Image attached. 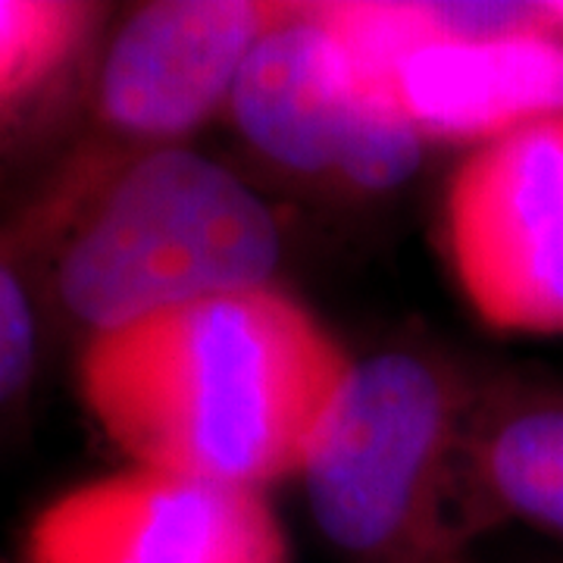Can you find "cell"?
I'll return each instance as SVG.
<instances>
[{
    "label": "cell",
    "mask_w": 563,
    "mask_h": 563,
    "mask_svg": "<svg viewBox=\"0 0 563 563\" xmlns=\"http://www.w3.org/2000/svg\"><path fill=\"white\" fill-rule=\"evenodd\" d=\"M351 354L279 285L85 339L79 391L132 466L254 488L298 476Z\"/></svg>",
    "instance_id": "cell-1"
},
{
    "label": "cell",
    "mask_w": 563,
    "mask_h": 563,
    "mask_svg": "<svg viewBox=\"0 0 563 563\" xmlns=\"http://www.w3.org/2000/svg\"><path fill=\"white\" fill-rule=\"evenodd\" d=\"M476 388L429 347L351 361L298 470L310 520L344 563H457L488 529L466 454Z\"/></svg>",
    "instance_id": "cell-2"
},
{
    "label": "cell",
    "mask_w": 563,
    "mask_h": 563,
    "mask_svg": "<svg viewBox=\"0 0 563 563\" xmlns=\"http://www.w3.org/2000/svg\"><path fill=\"white\" fill-rule=\"evenodd\" d=\"M279 257V222L232 169L188 147H154L101 185L73 222L54 295L91 339L273 285Z\"/></svg>",
    "instance_id": "cell-3"
},
{
    "label": "cell",
    "mask_w": 563,
    "mask_h": 563,
    "mask_svg": "<svg viewBox=\"0 0 563 563\" xmlns=\"http://www.w3.org/2000/svg\"><path fill=\"white\" fill-rule=\"evenodd\" d=\"M442 239L485 329L563 339V110L463 154L444 188Z\"/></svg>",
    "instance_id": "cell-4"
},
{
    "label": "cell",
    "mask_w": 563,
    "mask_h": 563,
    "mask_svg": "<svg viewBox=\"0 0 563 563\" xmlns=\"http://www.w3.org/2000/svg\"><path fill=\"white\" fill-rule=\"evenodd\" d=\"M25 563H291L266 492L129 466L57 495Z\"/></svg>",
    "instance_id": "cell-5"
},
{
    "label": "cell",
    "mask_w": 563,
    "mask_h": 563,
    "mask_svg": "<svg viewBox=\"0 0 563 563\" xmlns=\"http://www.w3.org/2000/svg\"><path fill=\"white\" fill-rule=\"evenodd\" d=\"M295 3L161 0L129 13L107 44L98 110L139 139H176L210 120L235 88L247 54Z\"/></svg>",
    "instance_id": "cell-6"
},
{
    "label": "cell",
    "mask_w": 563,
    "mask_h": 563,
    "mask_svg": "<svg viewBox=\"0 0 563 563\" xmlns=\"http://www.w3.org/2000/svg\"><path fill=\"white\" fill-rule=\"evenodd\" d=\"M395 98L426 141L476 147L563 110V16L544 0L532 29L417 51L391 79Z\"/></svg>",
    "instance_id": "cell-7"
},
{
    "label": "cell",
    "mask_w": 563,
    "mask_h": 563,
    "mask_svg": "<svg viewBox=\"0 0 563 563\" xmlns=\"http://www.w3.org/2000/svg\"><path fill=\"white\" fill-rule=\"evenodd\" d=\"M363 76L320 3H295L247 54L229 110L242 139L282 169L332 173Z\"/></svg>",
    "instance_id": "cell-8"
},
{
    "label": "cell",
    "mask_w": 563,
    "mask_h": 563,
    "mask_svg": "<svg viewBox=\"0 0 563 563\" xmlns=\"http://www.w3.org/2000/svg\"><path fill=\"white\" fill-rule=\"evenodd\" d=\"M470 479L485 526H532L563 542V385L479 379Z\"/></svg>",
    "instance_id": "cell-9"
},
{
    "label": "cell",
    "mask_w": 563,
    "mask_h": 563,
    "mask_svg": "<svg viewBox=\"0 0 563 563\" xmlns=\"http://www.w3.org/2000/svg\"><path fill=\"white\" fill-rule=\"evenodd\" d=\"M98 10L73 0H0V107L35 95L79 54Z\"/></svg>",
    "instance_id": "cell-10"
},
{
    "label": "cell",
    "mask_w": 563,
    "mask_h": 563,
    "mask_svg": "<svg viewBox=\"0 0 563 563\" xmlns=\"http://www.w3.org/2000/svg\"><path fill=\"white\" fill-rule=\"evenodd\" d=\"M422 151L426 135L404 113L395 88L388 81H366L351 110L332 176L363 191H391L420 169Z\"/></svg>",
    "instance_id": "cell-11"
},
{
    "label": "cell",
    "mask_w": 563,
    "mask_h": 563,
    "mask_svg": "<svg viewBox=\"0 0 563 563\" xmlns=\"http://www.w3.org/2000/svg\"><path fill=\"white\" fill-rule=\"evenodd\" d=\"M325 25L342 41L363 81H388L407 57L439 44V29L429 3L395 0H339L320 3Z\"/></svg>",
    "instance_id": "cell-12"
},
{
    "label": "cell",
    "mask_w": 563,
    "mask_h": 563,
    "mask_svg": "<svg viewBox=\"0 0 563 563\" xmlns=\"http://www.w3.org/2000/svg\"><path fill=\"white\" fill-rule=\"evenodd\" d=\"M457 563H470V558H463V561H457Z\"/></svg>",
    "instance_id": "cell-13"
}]
</instances>
